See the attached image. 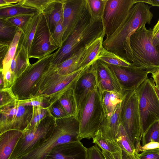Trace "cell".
I'll list each match as a JSON object with an SVG mask.
<instances>
[{
	"instance_id": "cell-1",
	"label": "cell",
	"mask_w": 159,
	"mask_h": 159,
	"mask_svg": "<svg viewBox=\"0 0 159 159\" xmlns=\"http://www.w3.org/2000/svg\"><path fill=\"white\" fill-rule=\"evenodd\" d=\"M152 17L150 7L142 2L135 3L118 28L109 37L103 40V47L132 64L133 56L130 46V37L137 29L146 24H149Z\"/></svg>"
},
{
	"instance_id": "cell-2",
	"label": "cell",
	"mask_w": 159,
	"mask_h": 159,
	"mask_svg": "<svg viewBox=\"0 0 159 159\" xmlns=\"http://www.w3.org/2000/svg\"><path fill=\"white\" fill-rule=\"evenodd\" d=\"M103 30L102 19L97 20L93 18L89 10L86 16L61 47L55 52L49 67H55L98 38L102 35L104 37Z\"/></svg>"
},
{
	"instance_id": "cell-3",
	"label": "cell",
	"mask_w": 159,
	"mask_h": 159,
	"mask_svg": "<svg viewBox=\"0 0 159 159\" xmlns=\"http://www.w3.org/2000/svg\"><path fill=\"white\" fill-rule=\"evenodd\" d=\"M152 30L144 25L135 31L130 40L132 66L151 73L159 70V46L152 45Z\"/></svg>"
},
{
	"instance_id": "cell-4",
	"label": "cell",
	"mask_w": 159,
	"mask_h": 159,
	"mask_svg": "<svg viewBox=\"0 0 159 159\" xmlns=\"http://www.w3.org/2000/svg\"><path fill=\"white\" fill-rule=\"evenodd\" d=\"M80 124L79 138H93L104 119L101 93L97 85L90 91L81 102L77 117Z\"/></svg>"
},
{
	"instance_id": "cell-5",
	"label": "cell",
	"mask_w": 159,
	"mask_h": 159,
	"mask_svg": "<svg viewBox=\"0 0 159 159\" xmlns=\"http://www.w3.org/2000/svg\"><path fill=\"white\" fill-rule=\"evenodd\" d=\"M56 125L49 138L41 146L20 159H45L55 147L65 143L80 141L77 118L72 116L56 119Z\"/></svg>"
},
{
	"instance_id": "cell-6",
	"label": "cell",
	"mask_w": 159,
	"mask_h": 159,
	"mask_svg": "<svg viewBox=\"0 0 159 159\" xmlns=\"http://www.w3.org/2000/svg\"><path fill=\"white\" fill-rule=\"evenodd\" d=\"M120 124L124 128L134 148L138 152L143 134L141 126L138 98L135 90L125 91L121 103Z\"/></svg>"
},
{
	"instance_id": "cell-7",
	"label": "cell",
	"mask_w": 159,
	"mask_h": 159,
	"mask_svg": "<svg viewBox=\"0 0 159 159\" xmlns=\"http://www.w3.org/2000/svg\"><path fill=\"white\" fill-rule=\"evenodd\" d=\"M56 125V119L49 116L35 127L23 131L9 159H20L41 146L51 136Z\"/></svg>"
},
{
	"instance_id": "cell-8",
	"label": "cell",
	"mask_w": 159,
	"mask_h": 159,
	"mask_svg": "<svg viewBox=\"0 0 159 159\" xmlns=\"http://www.w3.org/2000/svg\"><path fill=\"white\" fill-rule=\"evenodd\" d=\"M55 52L46 56L30 65L11 87L16 99L23 101L33 98L35 86L47 70Z\"/></svg>"
},
{
	"instance_id": "cell-9",
	"label": "cell",
	"mask_w": 159,
	"mask_h": 159,
	"mask_svg": "<svg viewBox=\"0 0 159 159\" xmlns=\"http://www.w3.org/2000/svg\"><path fill=\"white\" fill-rule=\"evenodd\" d=\"M155 85L153 79L147 78L135 90L143 135L153 123L159 120V100Z\"/></svg>"
},
{
	"instance_id": "cell-10",
	"label": "cell",
	"mask_w": 159,
	"mask_h": 159,
	"mask_svg": "<svg viewBox=\"0 0 159 159\" xmlns=\"http://www.w3.org/2000/svg\"><path fill=\"white\" fill-rule=\"evenodd\" d=\"M138 0H107L102 18L106 38L113 34L125 20Z\"/></svg>"
},
{
	"instance_id": "cell-11",
	"label": "cell",
	"mask_w": 159,
	"mask_h": 159,
	"mask_svg": "<svg viewBox=\"0 0 159 159\" xmlns=\"http://www.w3.org/2000/svg\"><path fill=\"white\" fill-rule=\"evenodd\" d=\"M62 44L87 14L86 0H63Z\"/></svg>"
},
{
	"instance_id": "cell-12",
	"label": "cell",
	"mask_w": 159,
	"mask_h": 159,
	"mask_svg": "<svg viewBox=\"0 0 159 159\" xmlns=\"http://www.w3.org/2000/svg\"><path fill=\"white\" fill-rule=\"evenodd\" d=\"M51 38L48 22L45 16L41 12L31 44L29 58L40 59L59 48L52 44Z\"/></svg>"
},
{
	"instance_id": "cell-13",
	"label": "cell",
	"mask_w": 159,
	"mask_h": 159,
	"mask_svg": "<svg viewBox=\"0 0 159 159\" xmlns=\"http://www.w3.org/2000/svg\"><path fill=\"white\" fill-rule=\"evenodd\" d=\"M93 64L71 73L61 75L50 85L39 92L35 97L39 96L43 97L51 105L58 100L66 91L71 88L74 89L78 79Z\"/></svg>"
},
{
	"instance_id": "cell-14",
	"label": "cell",
	"mask_w": 159,
	"mask_h": 159,
	"mask_svg": "<svg viewBox=\"0 0 159 159\" xmlns=\"http://www.w3.org/2000/svg\"><path fill=\"white\" fill-rule=\"evenodd\" d=\"M124 91L136 90L148 78V71L133 66L125 67L108 64Z\"/></svg>"
},
{
	"instance_id": "cell-15",
	"label": "cell",
	"mask_w": 159,
	"mask_h": 159,
	"mask_svg": "<svg viewBox=\"0 0 159 159\" xmlns=\"http://www.w3.org/2000/svg\"><path fill=\"white\" fill-rule=\"evenodd\" d=\"M91 67L95 72L100 92L107 90L124 93L125 91L123 90L113 72L107 64L98 60Z\"/></svg>"
},
{
	"instance_id": "cell-16",
	"label": "cell",
	"mask_w": 159,
	"mask_h": 159,
	"mask_svg": "<svg viewBox=\"0 0 159 159\" xmlns=\"http://www.w3.org/2000/svg\"><path fill=\"white\" fill-rule=\"evenodd\" d=\"M88 149L80 141L62 144L53 148L45 159H88Z\"/></svg>"
},
{
	"instance_id": "cell-17",
	"label": "cell",
	"mask_w": 159,
	"mask_h": 159,
	"mask_svg": "<svg viewBox=\"0 0 159 159\" xmlns=\"http://www.w3.org/2000/svg\"><path fill=\"white\" fill-rule=\"evenodd\" d=\"M97 85L95 73L91 66L78 79L73 89L78 111L84 98Z\"/></svg>"
},
{
	"instance_id": "cell-18",
	"label": "cell",
	"mask_w": 159,
	"mask_h": 159,
	"mask_svg": "<svg viewBox=\"0 0 159 159\" xmlns=\"http://www.w3.org/2000/svg\"><path fill=\"white\" fill-rule=\"evenodd\" d=\"M96 39L74 53L61 63L48 69L61 75H65L78 70L80 69L81 64L89 49Z\"/></svg>"
},
{
	"instance_id": "cell-19",
	"label": "cell",
	"mask_w": 159,
	"mask_h": 159,
	"mask_svg": "<svg viewBox=\"0 0 159 159\" xmlns=\"http://www.w3.org/2000/svg\"><path fill=\"white\" fill-rule=\"evenodd\" d=\"M41 13L33 15L21 30L22 33L17 49H20L29 60L31 44Z\"/></svg>"
},
{
	"instance_id": "cell-20",
	"label": "cell",
	"mask_w": 159,
	"mask_h": 159,
	"mask_svg": "<svg viewBox=\"0 0 159 159\" xmlns=\"http://www.w3.org/2000/svg\"><path fill=\"white\" fill-rule=\"evenodd\" d=\"M23 131L11 130L0 134V159H9Z\"/></svg>"
},
{
	"instance_id": "cell-21",
	"label": "cell",
	"mask_w": 159,
	"mask_h": 159,
	"mask_svg": "<svg viewBox=\"0 0 159 159\" xmlns=\"http://www.w3.org/2000/svg\"><path fill=\"white\" fill-rule=\"evenodd\" d=\"M104 113V119H109L123 100L124 94L115 91H104L100 92Z\"/></svg>"
},
{
	"instance_id": "cell-22",
	"label": "cell",
	"mask_w": 159,
	"mask_h": 159,
	"mask_svg": "<svg viewBox=\"0 0 159 159\" xmlns=\"http://www.w3.org/2000/svg\"><path fill=\"white\" fill-rule=\"evenodd\" d=\"M42 13L46 17L52 34L57 24L63 20V0H55Z\"/></svg>"
},
{
	"instance_id": "cell-23",
	"label": "cell",
	"mask_w": 159,
	"mask_h": 159,
	"mask_svg": "<svg viewBox=\"0 0 159 159\" xmlns=\"http://www.w3.org/2000/svg\"><path fill=\"white\" fill-rule=\"evenodd\" d=\"M121 103L118 105L111 117L108 120L104 119L99 129L102 135L107 139L115 141L116 137L120 124V114Z\"/></svg>"
},
{
	"instance_id": "cell-24",
	"label": "cell",
	"mask_w": 159,
	"mask_h": 159,
	"mask_svg": "<svg viewBox=\"0 0 159 159\" xmlns=\"http://www.w3.org/2000/svg\"><path fill=\"white\" fill-rule=\"evenodd\" d=\"M19 100L0 108V134L11 130L16 117Z\"/></svg>"
},
{
	"instance_id": "cell-25",
	"label": "cell",
	"mask_w": 159,
	"mask_h": 159,
	"mask_svg": "<svg viewBox=\"0 0 159 159\" xmlns=\"http://www.w3.org/2000/svg\"><path fill=\"white\" fill-rule=\"evenodd\" d=\"M92 138L93 143L98 145L102 150H104L110 153L114 159H122V149L115 141L105 138L100 129L97 132Z\"/></svg>"
},
{
	"instance_id": "cell-26",
	"label": "cell",
	"mask_w": 159,
	"mask_h": 159,
	"mask_svg": "<svg viewBox=\"0 0 159 159\" xmlns=\"http://www.w3.org/2000/svg\"><path fill=\"white\" fill-rule=\"evenodd\" d=\"M33 107L19 105L11 130L23 131L30 123L32 117Z\"/></svg>"
},
{
	"instance_id": "cell-27",
	"label": "cell",
	"mask_w": 159,
	"mask_h": 159,
	"mask_svg": "<svg viewBox=\"0 0 159 159\" xmlns=\"http://www.w3.org/2000/svg\"><path fill=\"white\" fill-rule=\"evenodd\" d=\"M39 12L35 9L23 6L20 2L11 6L0 8V18L6 19L22 15H33Z\"/></svg>"
},
{
	"instance_id": "cell-28",
	"label": "cell",
	"mask_w": 159,
	"mask_h": 159,
	"mask_svg": "<svg viewBox=\"0 0 159 159\" xmlns=\"http://www.w3.org/2000/svg\"><path fill=\"white\" fill-rule=\"evenodd\" d=\"M58 100L69 117H77L78 111L73 88L65 92Z\"/></svg>"
},
{
	"instance_id": "cell-29",
	"label": "cell",
	"mask_w": 159,
	"mask_h": 159,
	"mask_svg": "<svg viewBox=\"0 0 159 159\" xmlns=\"http://www.w3.org/2000/svg\"><path fill=\"white\" fill-rule=\"evenodd\" d=\"M30 64L23 52L17 48L15 56L11 61L10 69L16 80Z\"/></svg>"
},
{
	"instance_id": "cell-30",
	"label": "cell",
	"mask_w": 159,
	"mask_h": 159,
	"mask_svg": "<svg viewBox=\"0 0 159 159\" xmlns=\"http://www.w3.org/2000/svg\"><path fill=\"white\" fill-rule=\"evenodd\" d=\"M97 59L109 65L125 67L132 66L131 64L123 58L107 50L103 47L97 57Z\"/></svg>"
},
{
	"instance_id": "cell-31",
	"label": "cell",
	"mask_w": 159,
	"mask_h": 159,
	"mask_svg": "<svg viewBox=\"0 0 159 159\" xmlns=\"http://www.w3.org/2000/svg\"><path fill=\"white\" fill-rule=\"evenodd\" d=\"M104 36L98 38L91 46L81 64L80 68H84L92 64L97 59V57L103 47Z\"/></svg>"
},
{
	"instance_id": "cell-32",
	"label": "cell",
	"mask_w": 159,
	"mask_h": 159,
	"mask_svg": "<svg viewBox=\"0 0 159 159\" xmlns=\"http://www.w3.org/2000/svg\"><path fill=\"white\" fill-rule=\"evenodd\" d=\"M115 141L122 150L130 154H134L135 149L124 128L121 124L116 136Z\"/></svg>"
},
{
	"instance_id": "cell-33",
	"label": "cell",
	"mask_w": 159,
	"mask_h": 159,
	"mask_svg": "<svg viewBox=\"0 0 159 159\" xmlns=\"http://www.w3.org/2000/svg\"><path fill=\"white\" fill-rule=\"evenodd\" d=\"M22 33V30L18 29L10 44L4 58L0 64V70L4 69L10 67L11 61L15 56Z\"/></svg>"
},
{
	"instance_id": "cell-34",
	"label": "cell",
	"mask_w": 159,
	"mask_h": 159,
	"mask_svg": "<svg viewBox=\"0 0 159 159\" xmlns=\"http://www.w3.org/2000/svg\"><path fill=\"white\" fill-rule=\"evenodd\" d=\"M107 0H86L89 10L94 19H102Z\"/></svg>"
},
{
	"instance_id": "cell-35",
	"label": "cell",
	"mask_w": 159,
	"mask_h": 159,
	"mask_svg": "<svg viewBox=\"0 0 159 159\" xmlns=\"http://www.w3.org/2000/svg\"><path fill=\"white\" fill-rule=\"evenodd\" d=\"M18 29L6 19L0 18V40L11 42Z\"/></svg>"
},
{
	"instance_id": "cell-36",
	"label": "cell",
	"mask_w": 159,
	"mask_h": 159,
	"mask_svg": "<svg viewBox=\"0 0 159 159\" xmlns=\"http://www.w3.org/2000/svg\"><path fill=\"white\" fill-rule=\"evenodd\" d=\"M51 115L48 108L33 106L30 121L24 130H29L35 127L43 119Z\"/></svg>"
},
{
	"instance_id": "cell-37",
	"label": "cell",
	"mask_w": 159,
	"mask_h": 159,
	"mask_svg": "<svg viewBox=\"0 0 159 159\" xmlns=\"http://www.w3.org/2000/svg\"><path fill=\"white\" fill-rule=\"evenodd\" d=\"M142 146L151 142L159 143V120L153 123L143 134Z\"/></svg>"
},
{
	"instance_id": "cell-38",
	"label": "cell",
	"mask_w": 159,
	"mask_h": 159,
	"mask_svg": "<svg viewBox=\"0 0 159 159\" xmlns=\"http://www.w3.org/2000/svg\"><path fill=\"white\" fill-rule=\"evenodd\" d=\"M55 0H21L20 3L23 6L33 8L43 12Z\"/></svg>"
},
{
	"instance_id": "cell-39",
	"label": "cell",
	"mask_w": 159,
	"mask_h": 159,
	"mask_svg": "<svg viewBox=\"0 0 159 159\" xmlns=\"http://www.w3.org/2000/svg\"><path fill=\"white\" fill-rule=\"evenodd\" d=\"M0 108L11 104L17 100L11 87L0 89Z\"/></svg>"
},
{
	"instance_id": "cell-40",
	"label": "cell",
	"mask_w": 159,
	"mask_h": 159,
	"mask_svg": "<svg viewBox=\"0 0 159 159\" xmlns=\"http://www.w3.org/2000/svg\"><path fill=\"white\" fill-rule=\"evenodd\" d=\"M48 108L51 115L56 119L69 117L58 100L51 104Z\"/></svg>"
},
{
	"instance_id": "cell-41",
	"label": "cell",
	"mask_w": 159,
	"mask_h": 159,
	"mask_svg": "<svg viewBox=\"0 0 159 159\" xmlns=\"http://www.w3.org/2000/svg\"><path fill=\"white\" fill-rule=\"evenodd\" d=\"M63 35V20L58 23L53 33L51 34V41L52 44L59 48L62 45Z\"/></svg>"
},
{
	"instance_id": "cell-42",
	"label": "cell",
	"mask_w": 159,
	"mask_h": 159,
	"mask_svg": "<svg viewBox=\"0 0 159 159\" xmlns=\"http://www.w3.org/2000/svg\"><path fill=\"white\" fill-rule=\"evenodd\" d=\"M19 105L22 106L40 107L48 108L50 104L43 97L37 96L23 101H19Z\"/></svg>"
},
{
	"instance_id": "cell-43",
	"label": "cell",
	"mask_w": 159,
	"mask_h": 159,
	"mask_svg": "<svg viewBox=\"0 0 159 159\" xmlns=\"http://www.w3.org/2000/svg\"><path fill=\"white\" fill-rule=\"evenodd\" d=\"M33 15L30 14L22 15L10 17L5 19L16 26L18 29L22 30Z\"/></svg>"
},
{
	"instance_id": "cell-44",
	"label": "cell",
	"mask_w": 159,
	"mask_h": 159,
	"mask_svg": "<svg viewBox=\"0 0 159 159\" xmlns=\"http://www.w3.org/2000/svg\"><path fill=\"white\" fill-rule=\"evenodd\" d=\"M0 72L2 75L3 80V86L2 89L11 87L16 81V78L10 68L0 71Z\"/></svg>"
},
{
	"instance_id": "cell-45",
	"label": "cell",
	"mask_w": 159,
	"mask_h": 159,
	"mask_svg": "<svg viewBox=\"0 0 159 159\" xmlns=\"http://www.w3.org/2000/svg\"><path fill=\"white\" fill-rule=\"evenodd\" d=\"M134 154L140 159H159V148L145 150L140 154L135 152Z\"/></svg>"
},
{
	"instance_id": "cell-46",
	"label": "cell",
	"mask_w": 159,
	"mask_h": 159,
	"mask_svg": "<svg viewBox=\"0 0 159 159\" xmlns=\"http://www.w3.org/2000/svg\"><path fill=\"white\" fill-rule=\"evenodd\" d=\"M88 159H106L102 152L95 144L88 149Z\"/></svg>"
},
{
	"instance_id": "cell-47",
	"label": "cell",
	"mask_w": 159,
	"mask_h": 159,
	"mask_svg": "<svg viewBox=\"0 0 159 159\" xmlns=\"http://www.w3.org/2000/svg\"><path fill=\"white\" fill-rule=\"evenodd\" d=\"M11 42L6 40L0 41V64L2 63V61L5 58Z\"/></svg>"
},
{
	"instance_id": "cell-48",
	"label": "cell",
	"mask_w": 159,
	"mask_h": 159,
	"mask_svg": "<svg viewBox=\"0 0 159 159\" xmlns=\"http://www.w3.org/2000/svg\"><path fill=\"white\" fill-rule=\"evenodd\" d=\"M159 148V143L155 142H149L143 146H140L138 150V152L144 151Z\"/></svg>"
},
{
	"instance_id": "cell-49",
	"label": "cell",
	"mask_w": 159,
	"mask_h": 159,
	"mask_svg": "<svg viewBox=\"0 0 159 159\" xmlns=\"http://www.w3.org/2000/svg\"><path fill=\"white\" fill-rule=\"evenodd\" d=\"M21 0H0V8L11 6L17 4Z\"/></svg>"
},
{
	"instance_id": "cell-50",
	"label": "cell",
	"mask_w": 159,
	"mask_h": 159,
	"mask_svg": "<svg viewBox=\"0 0 159 159\" xmlns=\"http://www.w3.org/2000/svg\"><path fill=\"white\" fill-rule=\"evenodd\" d=\"M152 76L156 87L159 89V70L152 73Z\"/></svg>"
},
{
	"instance_id": "cell-51",
	"label": "cell",
	"mask_w": 159,
	"mask_h": 159,
	"mask_svg": "<svg viewBox=\"0 0 159 159\" xmlns=\"http://www.w3.org/2000/svg\"><path fill=\"white\" fill-rule=\"evenodd\" d=\"M139 2L146 3L152 6L159 7V0H139Z\"/></svg>"
},
{
	"instance_id": "cell-52",
	"label": "cell",
	"mask_w": 159,
	"mask_h": 159,
	"mask_svg": "<svg viewBox=\"0 0 159 159\" xmlns=\"http://www.w3.org/2000/svg\"><path fill=\"white\" fill-rule=\"evenodd\" d=\"M152 42L154 46H159V32L152 36Z\"/></svg>"
},
{
	"instance_id": "cell-53",
	"label": "cell",
	"mask_w": 159,
	"mask_h": 159,
	"mask_svg": "<svg viewBox=\"0 0 159 159\" xmlns=\"http://www.w3.org/2000/svg\"><path fill=\"white\" fill-rule=\"evenodd\" d=\"M122 159H136L134 154H130L125 151L122 150Z\"/></svg>"
},
{
	"instance_id": "cell-54",
	"label": "cell",
	"mask_w": 159,
	"mask_h": 159,
	"mask_svg": "<svg viewBox=\"0 0 159 159\" xmlns=\"http://www.w3.org/2000/svg\"><path fill=\"white\" fill-rule=\"evenodd\" d=\"M102 152L106 159H114L112 155L108 152L102 150Z\"/></svg>"
},
{
	"instance_id": "cell-55",
	"label": "cell",
	"mask_w": 159,
	"mask_h": 159,
	"mask_svg": "<svg viewBox=\"0 0 159 159\" xmlns=\"http://www.w3.org/2000/svg\"><path fill=\"white\" fill-rule=\"evenodd\" d=\"M159 32V19L156 25L152 29L153 36Z\"/></svg>"
},
{
	"instance_id": "cell-56",
	"label": "cell",
	"mask_w": 159,
	"mask_h": 159,
	"mask_svg": "<svg viewBox=\"0 0 159 159\" xmlns=\"http://www.w3.org/2000/svg\"><path fill=\"white\" fill-rule=\"evenodd\" d=\"M0 89H2L3 86V80L2 75L1 73L0 77Z\"/></svg>"
},
{
	"instance_id": "cell-57",
	"label": "cell",
	"mask_w": 159,
	"mask_h": 159,
	"mask_svg": "<svg viewBox=\"0 0 159 159\" xmlns=\"http://www.w3.org/2000/svg\"><path fill=\"white\" fill-rule=\"evenodd\" d=\"M154 89L158 98L159 100V89L156 87L155 85L154 86Z\"/></svg>"
},
{
	"instance_id": "cell-58",
	"label": "cell",
	"mask_w": 159,
	"mask_h": 159,
	"mask_svg": "<svg viewBox=\"0 0 159 159\" xmlns=\"http://www.w3.org/2000/svg\"><path fill=\"white\" fill-rule=\"evenodd\" d=\"M135 157H136V159H140V158H138L137 156H136L135 155Z\"/></svg>"
}]
</instances>
